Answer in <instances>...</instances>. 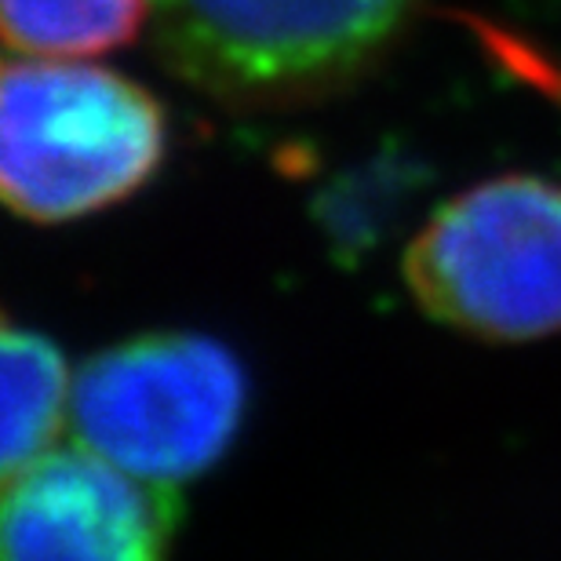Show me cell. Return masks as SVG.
I'll return each mask as SVG.
<instances>
[{
    "mask_svg": "<svg viewBox=\"0 0 561 561\" xmlns=\"http://www.w3.org/2000/svg\"><path fill=\"white\" fill-rule=\"evenodd\" d=\"M157 51L230 110H299L373 73L423 0H150Z\"/></svg>",
    "mask_w": 561,
    "mask_h": 561,
    "instance_id": "1",
    "label": "cell"
},
{
    "mask_svg": "<svg viewBox=\"0 0 561 561\" xmlns=\"http://www.w3.org/2000/svg\"><path fill=\"white\" fill-rule=\"evenodd\" d=\"M168 150L161 103L106 66L8 59L0 88V194L55 227L128 201Z\"/></svg>",
    "mask_w": 561,
    "mask_h": 561,
    "instance_id": "2",
    "label": "cell"
},
{
    "mask_svg": "<svg viewBox=\"0 0 561 561\" xmlns=\"http://www.w3.org/2000/svg\"><path fill=\"white\" fill-rule=\"evenodd\" d=\"M244 412L241 357L201 332H146L73 373L77 442L161 489L216 467L238 442Z\"/></svg>",
    "mask_w": 561,
    "mask_h": 561,
    "instance_id": "3",
    "label": "cell"
},
{
    "mask_svg": "<svg viewBox=\"0 0 561 561\" xmlns=\"http://www.w3.org/2000/svg\"><path fill=\"white\" fill-rule=\"evenodd\" d=\"M412 299L485 343L561 332V183L503 175L445 201L405 252Z\"/></svg>",
    "mask_w": 561,
    "mask_h": 561,
    "instance_id": "4",
    "label": "cell"
},
{
    "mask_svg": "<svg viewBox=\"0 0 561 561\" xmlns=\"http://www.w3.org/2000/svg\"><path fill=\"white\" fill-rule=\"evenodd\" d=\"M172 529V489L84 445L4 474L0 561H164Z\"/></svg>",
    "mask_w": 561,
    "mask_h": 561,
    "instance_id": "5",
    "label": "cell"
},
{
    "mask_svg": "<svg viewBox=\"0 0 561 561\" xmlns=\"http://www.w3.org/2000/svg\"><path fill=\"white\" fill-rule=\"evenodd\" d=\"M0 390H4V423H0V467L15 474L19 467L51 453L62 420L70 416L73 373L62 351L37 329L4 321L0 343Z\"/></svg>",
    "mask_w": 561,
    "mask_h": 561,
    "instance_id": "6",
    "label": "cell"
},
{
    "mask_svg": "<svg viewBox=\"0 0 561 561\" xmlns=\"http://www.w3.org/2000/svg\"><path fill=\"white\" fill-rule=\"evenodd\" d=\"M4 44L22 59H88L125 48L150 19V0H0Z\"/></svg>",
    "mask_w": 561,
    "mask_h": 561,
    "instance_id": "7",
    "label": "cell"
}]
</instances>
